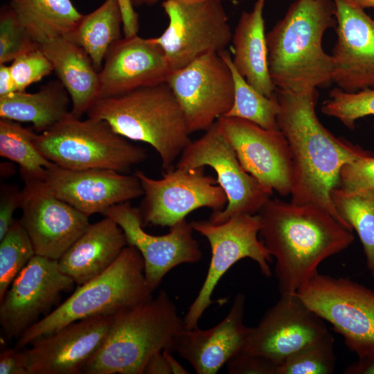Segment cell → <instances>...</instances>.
<instances>
[{
	"label": "cell",
	"instance_id": "cell-47",
	"mask_svg": "<svg viewBox=\"0 0 374 374\" xmlns=\"http://www.w3.org/2000/svg\"><path fill=\"white\" fill-rule=\"evenodd\" d=\"M15 171V168L10 163H1V176L9 177Z\"/></svg>",
	"mask_w": 374,
	"mask_h": 374
},
{
	"label": "cell",
	"instance_id": "cell-29",
	"mask_svg": "<svg viewBox=\"0 0 374 374\" xmlns=\"http://www.w3.org/2000/svg\"><path fill=\"white\" fill-rule=\"evenodd\" d=\"M123 26L116 0H105L98 8L84 15L67 38L81 46L99 72L111 46L121 39Z\"/></svg>",
	"mask_w": 374,
	"mask_h": 374
},
{
	"label": "cell",
	"instance_id": "cell-33",
	"mask_svg": "<svg viewBox=\"0 0 374 374\" xmlns=\"http://www.w3.org/2000/svg\"><path fill=\"white\" fill-rule=\"evenodd\" d=\"M35 255L33 246L21 220H15L0 240V300Z\"/></svg>",
	"mask_w": 374,
	"mask_h": 374
},
{
	"label": "cell",
	"instance_id": "cell-37",
	"mask_svg": "<svg viewBox=\"0 0 374 374\" xmlns=\"http://www.w3.org/2000/svg\"><path fill=\"white\" fill-rule=\"evenodd\" d=\"M17 91H23L53 71V65L39 45L19 55L10 65Z\"/></svg>",
	"mask_w": 374,
	"mask_h": 374
},
{
	"label": "cell",
	"instance_id": "cell-40",
	"mask_svg": "<svg viewBox=\"0 0 374 374\" xmlns=\"http://www.w3.org/2000/svg\"><path fill=\"white\" fill-rule=\"evenodd\" d=\"M22 190L10 184H3L0 188V240L11 227L15 211L21 208Z\"/></svg>",
	"mask_w": 374,
	"mask_h": 374
},
{
	"label": "cell",
	"instance_id": "cell-7",
	"mask_svg": "<svg viewBox=\"0 0 374 374\" xmlns=\"http://www.w3.org/2000/svg\"><path fill=\"white\" fill-rule=\"evenodd\" d=\"M34 142L40 152L66 169H107L125 173L148 157L141 146L116 133L105 121L81 120L71 112Z\"/></svg>",
	"mask_w": 374,
	"mask_h": 374
},
{
	"label": "cell",
	"instance_id": "cell-32",
	"mask_svg": "<svg viewBox=\"0 0 374 374\" xmlns=\"http://www.w3.org/2000/svg\"><path fill=\"white\" fill-rule=\"evenodd\" d=\"M219 54L229 65L234 81L233 103L224 116L245 119L267 130H279L277 123L279 105L276 94L268 98L260 93L238 71L227 51Z\"/></svg>",
	"mask_w": 374,
	"mask_h": 374
},
{
	"label": "cell",
	"instance_id": "cell-49",
	"mask_svg": "<svg viewBox=\"0 0 374 374\" xmlns=\"http://www.w3.org/2000/svg\"><path fill=\"white\" fill-rule=\"evenodd\" d=\"M159 1H161V0H145V3L148 5H153ZM164 1H166V0H164ZM172 1L183 2V3H192V2H197V1H204V0H172ZM222 1H224V0H222Z\"/></svg>",
	"mask_w": 374,
	"mask_h": 374
},
{
	"label": "cell",
	"instance_id": "cell-28",
	"mask_svg": "<svg viewBox=\"0 0 374 374\" xmlns=\"http://www.w3.org/2000/svg\"><path fill=\"white\" fill-rule=\"evenodd\" d=\"M9 7L38 45L55 38L69 37L84 15L71 0H10Z\"/></svg>",
	"mask_w": 374,
	"mask_h": 374
},
{
	"label": "cell",
	"instance_id": "cell-27",
	"mask_svg": "<svg viewBox=\"0 0 374 374\" xmlns=\"http://www.w3.org/2000/svg\"><path fill=\"white\" fill-rule=\"evenodd\" d=\"M69 96L59 80L49 81L35 93L17 91L0 96V117L31 123L36 132L40 134L70 112Z\"/></svg>",
	"mask_w": 374,
	"mask_h": 374
},
{
	"label": "cell",
	"instance_id": "cell-46",
	"mask_svg": "<svg viewBox=\"0 0 374 374\" xmlns=\"http://www.w3.org/2000/svg\"><path fill=\"white\" fill-rule=\"evenodd\" d=\"M169 365L171 374H186L189 373L172 356V353L166 349L163 350Z\"/></svg>",
	"mask_w": 374,
	"mask_h": 374
},
{
	"label": "cell",
	"instance_id": "cell-34",
	"mask_svg": "<svg viewBox=\"0 0 374 374\" xmlns=\"http://www.w3.org/2000/svg\"><path fill=\"white\" fill-rule=\"evenodd\" d=\"M335 340L325 335L296 352L277 368L276 374H331L335 368Z\"/></svg>",
	"mask_w": 374,
	"mask_h": 374
},
{
	"label": "cell",
	"instance_id": "cell-12",
	"mask_svg": "<svg viewBox=\"0 0 374 374\" xmlns=\"http://www.w3.org/2000/svg\"><path fill=\"white\" fill-rule=\"evenodd\" d=\"M204 168H172L159 179L136 170L144 193L139 208L143 224L170 228L200 208L222 211L228 202L226 193Z\"/></svg>",
	"mask_w": 374,
	"mask_h": 374
},
{
	"label": "cell",
	"instance_id": "cell-39",
	"mask_svg": "<svg viewBox=\"0 0 374 374\" xmlns=\"http://www.w3.org/2000/svg\"><path fill=\"white\" fill-rule=\"evenodd\" d=\"M230 374H276L278 365L268 359L240 352L226 364Z\"/></svg>",
	"mask_w": 374,
	"mask_h": 374
},
{
	"label": "cell",
	"instance_id": "cell-38",
	"mask_svg": "<svg viewBox=\"0 0 374 374\" xmlns=\"http://www.w3.org/2000/svg\"><path fill=\"white\" fill-rule=\"evenodd\" d=\"M337 186L352 193L374 190V154L345 163Z\"/></svg>",
	"mask_w": 374,
	"mask_h": 374
},
{
	"label": "cell",
	"instance_id": "cell-22",
	"mask_svg": "<svg viewBox=\"0 0 374 374\" xmlns=\"http://www.w3.org/2000/svg\"><path fill=\"white\" fill-rule=\"evenodd\" d=\"M170 73L164 52L150 38H121L109 48L98 73V98L165 82Z\"/></svg>",
	"mask_w": 374,
	"mask_h": 374
},
{
	"label": "cell",
	"instance_id": "cell-36",
	"mask_svg": "<svg viewBox=\"0 0 374 374\" xmlns=\"http://www.w3.org/2000/svg\"><path fill=\"white\" fill-rule=\"evenodd\" d=\"M39 46L17 21L11 8H2L0 15V64Z\"/></svg>",
	"mask_w": 374,
	"mask_h": 374
},
{
	"label": "cell",
	"instance_id": "cell-42",
	"mask_svg": "<svg viewBox=\"0 0 374 374\" xmlns=\"http://www.w3.org/2000/svg\"><path fill=\"white\" fill-rule=\"evenodd\" d=\"M122 17L123 30L125 38L137 35L139 23V15L134 9L132 0H116Z\"/></svg>",
	"mask_w": 374,
	"mask_h": 374
},
{
	"label": "cell",
	"instance_id": "cell-16",
	"mask_svg": "<svg viewBox=\"0 0 374 374\" xmlns=\"http://www.w3.org/2000/svg\"><path fill=\"white\" fill-rule=\"evenodd\" d=\"M328 332L319 315L294 294L280 295L256 327L241 352L264 357L279 366Z\"/></svg>",
	"mask_w": 374,
	"mask_h": 374
},
{
	"label": "cell",
	"instance_id": "cell-41",
	"mask_svg": "<svg viewBox=\"0 0 374 374\" xmlns=\"http://www.w3.org/2000/svg\"><path fill=\"white\" fill-rule=\"evenodd\" d=\"M0 374H29L24 349L15 347L0 353Z\"/></svg>",
	"mask_w": 374,
	"mask_h": 374
},
{
	"label": "cell",
	"instance_id": "cell-48",
	"mask_svg": "<svg viewBox=\"0 0 374 374\" xmlns=\"http://www.w3.org/2000/svg\"><path fill=\"white\" fill-rule=\"evenodd\" d=\"M353 1L356 5L362 8V9L368 8H374V0H351ZM374 19V17H373Z\"/></svg>",
	"mask_w": 374,
	"mask_h": 374
},
{
	"label": "cell",
	"instance_id": "cell-31",
	"mask_svg": "<svg viewBox=\"0 0 374 374\" xmlns=\"http://www.w3.org/2000/svg\"><path fill=\"white\" fill-rule=\"evenodd\" d=\"M331 198L339 216L357 232L374 278V190L352 193L337 186Z\"/></svg>",
	"mask_w": 374,
	"mask_h": 374
},
{
	"label": "cell",
	"instance_id": "cell-1",
	"mask_svg": "<svg viewBox=\"0 0 374 374\" xmlns=\"http://www.w3.org/2000/svg\"><path fill=\"white\" fill-rule=\"evenodd\" d=\"M279 110L277 123L285 136L293 161L291 202L319 206L348 229L331 198L341 167L360 157L373 155L358 145L337 137L319 121L316 114L317 89L287 91L276 89Z\"/></svg>",
	"mask_w": 374,
	"mask_h": 374
},
{
	"label": "cell",
	"instance_id": "cell-30",
	"mask_svg": "<svg viewBox=\"0 0 374 374\" xmlns=\"http://www.w3.org/2000/svg\"><path fill=\"white\" fill-rule=\"evenodd\" d=\"M35 134L17 121L0 119V156L19 166L22 179L44 180L47 169L55 165L36 147Z\"/></svg>",
	"mask_w": 374,
	"mask_h": 374
},
{
	"label": "cell",
	"instance_id": "cell-6",
	"mask_svg": "<svg viewBox=\"0 0 374 374\" xmlns=\"http://www.w3.org/2000/svg\"><path fill=\"white\" fill-rule=\"evenodd\" d=\"M152 293L145 278L143 257L136 247L127 244L107 270L78 285L66 301L24 332L15 347L23 349L78 320L114 316L150 300Z\"/></svg>",
	"mask_w": 374,
	"mask_h": 374
},
{
	"label": "cell",
	"instance_id": "cell-14",
	"mask_svg": "<svg viewBox=\"0 0 374 374\" xmlns=\"http://www.w3.org/2000/svg\"><path fill=\"white\" fill-rule=\"evenodd\" d=\"M217 121L244 170L265 188L282 197L290 195L293 161L283 132L239 118L222 116Z\"/></svg>",
	"mask_w": 374,
	"mask_h": 374
},
{
	"label": "cell",
	"instance_id": "cell-45",
	"mask_svg": "<svg viewBox=\"0 0 374 374\" xmlns=\"http://www.w3.org/2000/svg\"><path fill=\"white\" fill-rule=\"evenodd\" d=\"M345 374H374V357L358 358V360L348 366Z\"/></svg>",
	"mask_w": 374,
	"mask_h": 374
},
{
	"label": "cell",
	"instance_id": "cell-25",
	"mask_svg": "<svg viewBox=\"0 0 374 374\" xmlns=\"http://www.w3.org/2000/svg\"><path fill=\"white\" fill-rule=\"evenodd\" d=\"M71 100V113L80 118L98 99L99 72L87 52L67 37L39 45Z\"/></svg>",
	"mask_w": 374,
	"mask_h": 374
},
{
	"label": "cell",
	"instance_id": "cell-19",
	"mask_svg": "<svg viewBox=\"0 0 374 374\" xmlns=\"http://www.w3.org/2000/svg\"><path fill=\"white\" fill-rule=\"evenodd\" d=\"M337 42L332 82L353 93L374 89V19L351 0H332Z\"/></svg>",
	"mask_w": 374,
	"mask_h": 374
},
{
	"label": "cell",
	"instance_id": "cell-15",
	"mask_svg": "<svg viewBox=\"0 0 374 374\" xmlns=\"http://www.w3.org/2000/svg\"><path fill=\"white\" fill-rule=\"evenodd\" d=\"M102 214L120 226L127 244L136 247L141 254L145 278L152 292L173 268L197 262L202 258V251L193 235L195 231L186 219L170 227L168 233L154 235L144 231L139 208L129 202L114 205Z\"/></svg>",
	"mask_w": 374,
	"mask_h": 374
},
{
	"label": "cell",
	"instance_id": "cell-8",
	"mask_svg": "<svg viewBox=\"0 0 374 374\" xmlns=\"http://www.w3.org/2000/svg\"><path fill=\"white\" fill-rule=\"evenodd\" d=\"M340 334L358 358L374 357V291L348 278L317 273L296 292Z\"/></svg>",
	"mask_w": 374,
	"mask_h": 374
},
{
	"label": "cell",
	"instance_id": "cell-2",
	"mask_svg": "<svg viewBox=\"0 0 374 374\" xmlns=\"http://www.w3.org/2000/svg\"><path fill=\"white\" fill-rule=\"evenodd\" d=\"M259 234L271 256L280 295L294 294L318 273L325 259L348 248L355 238L326 209L269 198L257 213Z\"/></svg>",
	"mask_w": 374,
	"mask_h": 374
},
{
	"label": "cell",
	"instance_id": "cell-11",
	"mask_svg": "<svg viewBox=\"0 0 374 374\" xmlns=\"http://www.w3.org/2000/svg\"><path fill=\"white\" fill-rule=\"evenodd\" d=\"M205 166L214 170L217 182L228 200L222 211L212 213L209 220L213 223H222L238 215L257 214L273 194L244 170L217 121L199 139L190 143L179 156L175 168Z\"/></svg>",
	"mask_w": 374,
	"mask_h": 374
},
{
	"label": "cell",
	"instance_id": "cell-23",
	"mask_svg": "<svg viewBox=\"0 0 374 374\" xmlns=\"http://www.w3.org/2000/svg\"><path fill=\"white\" fill-rule=\"evenodd\" d=\"M245 296L238 294L226 316L217 325L201 330L184 328L170 351L190 364L197 374H215L243 349L250 328L244 323Z\"/></svg>",
	"mask_w": 374,
	"mask_h": 374
},
{
	"label": "cell",
	"instance_id": "cell-35",
	"mask_svg": "<svg viewBox=\"0 0 374 374\" xmlns=\"http://www.w3.org/2000/svg\"><path fill=\"white\" fill-rule=\"evenodd\" d=\"M321 112L353 130L357 119L374 115V89L349 93L339 87L334 88L328 99L323 102Z\"/></svg>",
	"mask_w": 374,
	"mask_h": 374
},
{
	"label": "cell",
	"instance_id": "cell-21",
	"mask_svg": "<svg viewBox=\"0 0 374 374\" xmlns=\"http://www.w3.org/2000/svg\"><path fill=\"white\" fill-rule=\"evenodd\" d=\"M44 181L56 197L88 217L144 193L134 174L107 169L71 170L55 164Z\"/></svg>",
	"mask_w": 374,
	"mask_h": 374
},
{
	"label": "cell",
	"instance_id": "cell-10",
	"mask_svg": "<svg viewBox=\"0 0 374 374\" xmlns=\"http://www.w3.org/2000/svg\"><path fill=\"white\" fill-rule=\"evenodd\" d=\"M222 1H163L168 25L159 37L150 39L162 48L170 72L205 54L225 50L233 33Z\"/></svg>",
	"mask_w": 374,
	"mask_h": 374
},
{
	"label": "cell",
	"instance_id": "cell-3",
	"mask_svg": "<svg viewBox=\"0 0 374 374\" xmlns=\"http://www.w3.org/2000/svg\"><path fill=\"white\" fill-rule=\"evenodd\" d=\"M332 0H296L266 34L270 78L276 89L303 91L332 82L333 61L322 47L336 27Z\"/></svg>",
	"mask_w": 374,
	"mask_h": 374
},
{
	"label": "cell",
	"instance_id": "cell-20",
	"mask_svg": "<svg viewBox=\"0 0 374 374\" xmlns=\"http://www.w3.org/2000/svg\"><path fill=\"white\" fill-rule=\"evenodd\" d=\"M114 316L72 322L24 349L29 374H78L104 343Z\"/></svg>",
	"mask_w": 374,
	"mask_h": 374
},
{
	"label": "cell",
	"instance_id": "cell-5",
	"mask_svg": "<svg viewBox=\"0 0 374 374\" xmlns=\"http://www.w3.org/2000/svg\"><path fill=\"white\" fill-rule=\"evenodd\" d=\"M184 319L164 290L154 298L114 316L100 348L82 371L85 374H143L156 353L170 351Z\"/></svg>",
	"mask_w": 374,
	"mask_h": 374
},
{
	"label": "cell",
	"instance_id": "cell-18",
	"mask_svg": "<svg viewBox=\"0 0 374 374\" xmlns=\"http://www.w3.org/2000/svg\"><path fill=\"white\" fill-rule=\"evenodd\" d=\"M23 181L20 220L35 255L57 260L89 225V217L56 197L44 180Z\"/></svg>",
	"mask_w": 374,
	"mask_h": 374
},
{
	"label": "cell",
	"instance_id": "cell-17",
	"mask_svg": "<svg viewBox=\"0 0 374 374\" xmlns=\"http://www.w3.org/2000/svg\"><path fill=\"white\" fill-rule=\"evenodd\" d=\"M74 284L57 260L35 255L0 300V325L6 338L17 339Z\"/></svg>",
	"mask_w": 374,
	"mask_h": 374
},
{
	"label": "cell",
	"instance_id": "cell-9",
	"mask_svg": "<svg viewBox=\"0 0 374 374\" xmlns=\"http://www.w3.org/2000/svg\"><path fill=\"white\" fill-rule=\"evenodd\" d=\"M195 231L206 238L211 258L206 278L197 297L184 318V328L193 329L204 311L215 301L211 296L223 275L237 262L249 258L266 277L271 276V256L258 238L260 220L257 214H242L215 224L210 220L190 222Z\"/></svg>",
	"mask_w": 374,
	"mask_h": 374
},
{
	"label": "cell",
	"instance_id": "cell-50",
	"mask_svg": "<svg viewBox=\"0 0 374 374\" xmlns=\"http://www.w3.org/2000/svg\"><path fill=\"white\" fill-rule=\"evenodd\" d=\"M132 1L134 6H139L143 4V3H145V0H132Z\"/></svg>",
	"mask_w": 374,
	"mask_h": 374
},
{
	"label": "cell",
	"instance_id": "cell-4",
	"mask_svg": "<svg viewBox=\"0 0 374 374\" xmlns=\"http://www.w3.org/2000/svg\"><path fill=\"white\" fill-rule=\"evenodd\" d=\"M86 114L127 139L151 145L165 172L191 142L183 110L166 82L100 98Z\"/></svg>",
	"mask_w": 374,
	"mask_h": 374
},
{
	"label": "cell",
	"instance_id": "cell-43",
	"mask_svg": "<svg viewBox=\"0 0 374 374\" xmlns=\"http://www.w3.org/2000/svg\"><path fill=\"white\" fill-rule=\"evenodd\" d=\"M145 374H171L163 350L154 354L148 361L144 368Z\"/></svg>",
	"mask_w": 374,
	"mask_h": 374
},
{
	"label": "cell",
	"instance_id": "cell-44",
	"mask_svg": "<svg viewBox=\"0 0 374 374\" xmlns=\"http://www.w3.org/2000/svg\"><path fill=\"white\" fill-rule=\"evenodd\" d=\"M17 91L16 85L12 75L10 66L0 64V96H4Z\"/></svg>",
	"mask_w": 374,
	"mask_h": 374
},
{
	"label": "cell",
	"instance_id": "cell-26",
	"mask_svg": "<svg viewBox=\"0 0 374 374\" xmlns=\"http://www.w3.org/2000/svg\"><path fill=\"white\" fill-rule=\"evenodd\" d=\"M266 0H256L250 12H243L232 37L233 63L247 82L271 98L276 87L269 73L263 9Z\"/></svg>",
	"mask_w": 374,
	"mask_h": 374
},
{
	"label": "cell",
	"instance_id": "cell-24",
	"mask_svg": "<svg viewBox=\"0 0 374 374\" xmlns=\"http://www.w3.org/2000/svg\"><path fill=\"white\" fill-rule=\"evenodd\" d=\"M127 245L120 226L112 218L89 224L57 260L60 271L78 285L107 270Z\"/></svg>",
	"mask_w": 374,
	"mask_h": 374
},
{
	"label": "cell",
	"instance_id": "cell-13",
	"mask_svg": "<svg viewBox=\"0 0 374 374\" xmlns=\"http://www.w3.org/2000/svg\"><path fill=\"white\" fill-rule=\"evenodd\" d=\"M166 82L183 110L190 134L207 130L233 103L232 72L219 53L205 54L171 71Z\"/></svg>",
	"mask_w": 374,
	"mask_h": 374
}]
</instances>
